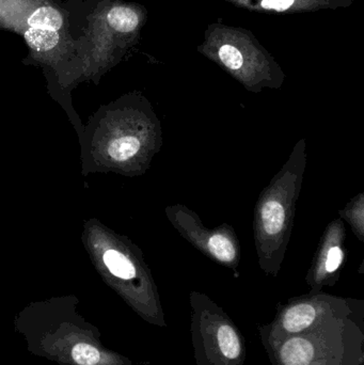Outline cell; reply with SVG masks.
<instances>
[{
	"instance_id": "cell-4",
	"label": "cell",
	"mask_w": 364,
	"mask_h": 365,
	"mask_svg": "<svg viewBox=\"0 0 364 365\" xmlns=\"http://www.w3.org/2000/svg\"><path fill=\"white\" fill-rule=\"evenodd\" d=\"M356 307L348 300L331 297H313L295 300L278 310L275 319L260 327V334L271 338L297 336L311 329L321 322L350 312Z\"/></svg>"
},
{
	"instance_id": "cell-3",
	"label": "cell",
	"mask_w": 364,
	"mask_h": 365,
	"mask_svg": "<svg viewBox=\"0 0 364 365\" xmlns=\"http://www.w3.org/2000/svg\"><path fill=\"white\" fill-rule=\"evenodd\" d=\"M198 51L235 75L276 66L271 53L251 31L222 23L209 25Z\"/></svg>"
},
{
	"instance_id": "cell-12",
	"label": "cell",
	"mask_w": 364,
	"mask_h": 365,
	"mask_svg": "<svg viewBox=\"0 0 364 365\" xmlns=\"http://www.w3.org/2000/svg\"><path fill=\"white\" fill-rule=\"evenodd\" d=\"M209 250L222 262H231L235 259L236 251L228 237L222 234H215L209 240Z\"/></svg>"
},
{
	"instance_id": "cell-2",
	"label": "cell",
	"mask_w": 364,
	"mask_h": 365,
	"mask_svg": "<svg viewBox=\"0 0 364 365\" xmlns=\"http://www.w3.org/2000/svg\"><path fill=\"white\" fill-rule=\"evenodd\" d=\"M192 334L196 365H244L246 341L236 324L220 307L192 295Z\"/></svg>"
},
{
	"instance_id": "cell-14",
	"label": "cell",
	"mask_w": 364,
	"mask_h": 365,
	"mask_svg": "<svg viewBox=\"0 0 364 365\" xmlns=\"http://www.w3.org/2000/svg\"><path fill=\"white\" fill-rule=\"evenodd\" d=\"M342 259H343V253H342L341 249L339 247L331 248L329 250L328 257H327L326 264H325L326 272L329 274L335 272L341 265Z\"/></svg>"
},
{
	"instance_id": "cell-1",
	"label": "cell",
	"mask_w": 364,
	"mask_h": 365,
	"mask_svg": "<svg viewBox=\"0 0 364 365\" xmlns=\"http://www.w3.org/2000/svg\"><path fill=\"white\" fill-rule=\"evenodd\" d=\"M260 336L271 365H364L363 308L329 317L297 336Z\"/></svg>"
},
{
	"instance_id": "cell-9",
	"label": "cell",
	"mask_w": 364,
	"mask_h": 365,
	"mask_svg": "<svg viewBox=\"0 0 364 365\" xmlns=\"http://www.w3.org/2000/svg\"><path fill=\"white\" fill-rule=\"evenodd\" d=\"M26 42L30 48L36 51H46L53 49L60 40L59 34L57 31L38 29V28L29 27L26 30Z\"/></svg>"
},
{
	"instance_id": "cell-7",
	"label": "cell",
	"mask_w": 364,
	"mask_h": 365,
	"mask_svg": "<svg viewBox=\"0 0 364 365\" xmlns=\"http://www.w3.org/2000/svg\"><path fill=\"white\" fill-rule=\"evenodd\" d=\"M27 24L29 27L58 32L63 26V17L57 9L43 6L29 15Z\"/></svg>"
},
{
	"instance_id": "cell-10",
	"label": "cell",
	"mask_w": 364,
	"mask_h": 365,
	"mask_svg": "<svg viewBox=\"0 0 364 365\" xmlns=\"http://www.w3.org/2000/svg\"><path fill=\"white\" fill-rule=\"evenodd\" d=\"M262 220L264 230L271 235L279 233L286 221L284 206L278 201H269L263 205Z\"/></svg>"
},
{
	"instance_id": "cell-8",
	"label": "cell",
	"mask_w": 364,
	"mask_h": 365,
	"mask_svg": "<svg viewBox=\"0 0 364 365\" xmlns=\"http://www.w3.org/2000/svg\"><path fill=\"white\" fill-rule=\"evenodd\" d=\"M105 265L113 276L122 280H132L136 277V269L132 262L117 250H108L103 255Z\"/></svg>"
},
{
	"instance_id": "cell-11",
	"label": "cell",
	"mask_w": 364,
	"mask_h": 365,
	"mask_svg": "<svg viewBox=\"0 0 364 365\" xmlns=\"http://www.w3.org/2000/svg\"><path fill=\"white\" fill-rule=\"evenodd\" d=\"M140 150V143L135 137H122L115 139L109 145L108 154L113 160L118 162L130 160L132 156L136 155Z\"/></svg>"
},
{
	"instance_id": "cell-6",
	"label": "cell",
	"mask_w": 364,
	"mask_h": 365,
	"mask_svg": "<svg viewBox=\"0 0 364 365\" xmlns=\"http://www.w3.org/2000/svg\"><path fill=\"white\" fill-rule=\"evenodd\" d=\"M147 13L141 6L132 4H119L107 12L106 21L109 27L122 34H132L138 31L145 23Z\"/></svg>"
},
{
	"instance_id": "cell-5",
	"label": "cell",
	"mask_w": 364,
	"mask_h": 365,
	"mask_svg": "<svg viewBox=\"0 0 364 365\" xmlns=\"http://www.w3.org/2000/svg\"><path fill=\"white\" fill-rule=\"evenodd\" d=\"M236 8L256 13H297L316 12L320 10H337L348 8L354 0H224Z\"/></svg>"
},
{
	"instance_id": "cell-13",
	"label": "cell",
	"mask_w": 364,
	"mask_h": 365,
	"mask_svg": "<svg viewBox=\"0 0 364 365\" xmlns=\"http://www.w3.org/2000/svg\"><path fill=\"white\" fill-rule=\"evenodd\" d=\"M72 358L78 365H98L102 360V355L96 347L87 343H79L72 349Z\"/></svg>"
}]
</instances>
